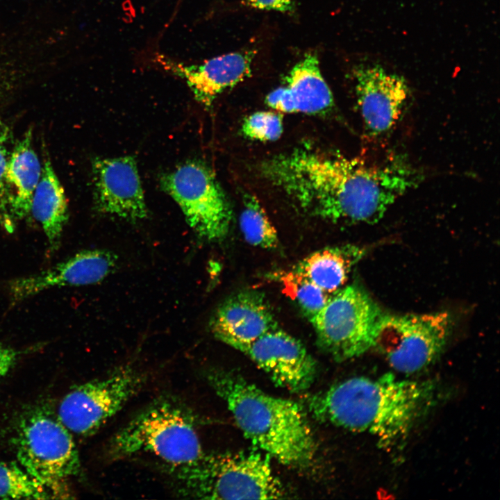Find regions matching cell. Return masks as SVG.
<instances>
[{"label": "cell", "mask_w": 500, "mask_h": 500, "mask_svg": "<svg viewBox=\"0 0 500 500\" xmlns=\"http://www.w3.org/2000/svg\"><path fill=\"white\" fill-rule=\"evenodd\" d=\"M17 432L14 443L21 467L52 494H62L65 481L81 468L70 431L58 417L35 410L21 419Z\"/></svg>", "instance_id": "6"}, {"label": "cell", "mask_w": 500, "mask_h": 500, "mask_svg": "<svg viewBox=\"0 0 500 500\" xmlns=\"http://www.w3.org/2000/svg\"><path fill=\"white\" fill-rule=\"evenodd\" d=\"M42 165L28 131L12 147L6 167V183L10 217L15 224L29 217L35 190L40 181Z\"/></svg>", "instance_id": "18"}, {"label": "cell", "mask_w": 500, "mask_h": 500, "mask_svg": "<svg viewBox=\"0 0 500 500\" xmlns=\"http://www.w3.org/2000/svg\"><path fill=\"white\" fill-rule=\"evenodd\" d=\"M194 413L172 395L155 399L110 440L107 455L119 460L139 453L158 457L167 466L190 463L203 453Z\"/></svg>", "instance_id": "5"}, {"label": "cell", "mask_w": 500, "mask_h": 500, "mask_svg": "<svg viewBox=\"0 0 500 500\" xmlns=\"http://www.w3.org/2000/svg\"><path fill=\"white\" fill-rule=\"evenodd\" d=\"M281 279L285 289L309 319L324 306L332 294L324 291L294 269L283 275Z\"/></svg>", "instance_id": "23"}, {"label": "cell", "mask_w": 500, "mask_h": 500, "mask_svg": "<svg viewBox=\"0 0 500 500\" xmlns=\"http://www.w3.org/2000/svg\"><path fill=\"white\" fill-rule=\"evenodd\" d=\"M247 4L258 10L288 12L293 10L294 0H247Z\"/></svg>", "instance_id": "26"}, {"label": "cell", "mask_w": 500, "mask_h": 500, "mask_svg": "<svg viewBox=\"0 0 500 500\" xmlns=\"http://www.w3.org/2000/svg\"><path fill=\"white\" fill-rule=\"evenodd\" d=\"M260 172L302 210L333 222H378L412 186L397 158L368 162L307 147L267 159Z\"/></svg>", "instance_id": "1"}, {"label": "cell", "mask_w": 500, "mask_h": 500, "mask_svg": "<svg viewBox=\"0 0 500 500\" xmlns=\"http://www.w3.org/2000/svg\"><path fill=\"white\" fill-rule=\"evenodd\" d=\"M51 492L15 462H0V499H47Z\"/></svg>", "instance_id": "22"}, {"label": "cell", "mask_w": 500, "mask_h": 500, "mask_svg": "<svg viewBox=\"0 0 500 500\" xmlns=\"http://www.w3.org/2000/svg\"><path fill=\"white\" fill-rule=\"evenodd\" d=\"M18 352L13 349L0 345V378L4 376L15 365Z\"/></svg>", "instance_id": "27"}, {"label": "cell", "mask_w": 500, "mask_h": 500, "mask_svg": "<svg viewBox=\"0 0 500 500\" xmlns=\"http://www.w3.org/2000/svg\"><path fill=\"white\" fill-rule=\"evenodd\" d=\"M161 188L179 206L189 226L202 239H224L230 228L232 211L212 172L191 161L163 175Z\"/></svg>", "instance_id": "10"}, {"label": "cell", "mask_w": 500, "mask_h": 500, "mask_svg": "<svg viewBox=\"0 0 500 500\" xmlns=\"http://www.w3.org/2000/svg\"><path fill=\"white\" fill-rule=\"evenodd\" d=\"M147 375L132 365L79 385L62 399L58 419L70 431L89 436L99 431L142 389Z\"/></svg>", "instance_id": "9"}, {"label": "cell", "mask_w": 500, "mask_h": 500, "mask_svg": "<svg viewBox=\"0 0 500 500\" xmlns=\"http://www.w3.org/2000/svg\"><path fill=\"white\" fill-rule=\"evenodd\" d=\"M248 356L278 385L292 392L308 388L316 363L303 344L277 328L237 349Z\"/></svg>", "instance_id": "12"}, {"label": "cell", "mask_w": 500, "mask_h": 500, "mask_svg": "<svg viewBox=\"0 0 500 500\" xmlns=\"http://www.w3.org/2000/svg\"><path fill=\"white\" fill-rule=\"evenodd\" d=\"M285 80V85L272 91L265 99L273 110L318 115L333 108V94L321 74L316 55L306 54L293 67Z\"/></svg>", "instance_id": "17"}, {"label": "cell", "mask_w": 500, "mask_h": 500, "mask_svg": "<svg viewBox=\"0 0 500 500\" xmlns=\"http://www.w3.org/2000/svg\"><path fill=\"white\" fill-rule=\"evenodd\" d=\"M206 378L254 446L288 467L310 464L315 442L298 403L270 395L231 372L210 370Z\"/></svg>", "instance_id": "3"}, {"label": "cell", "mask_w": 500, "mask_h": 500, "mask_svg": "<svg viewBox=\"0 0 500 500\" xmlns=\"http://www.w3.org/2000/svg\"><path fill=\"white\" fill-rule=\"evenodd\" d=\"M435 397L432 383L388 373L341 381L310 397L308 408L317 419L369 433L380 447L389 449L403 444Z\"/></svg>", "instance_id": "2"}, {"label": "cell", "mask_w": 500, "mask_h": 500, "mask_svg": "<svg viewBox=\"0 0 500 500\" xmlns=\"http://www.w3.org/2000/svg\"><path fill=\"white\" fill-rule=\"evenodd\" d=\"M92 181L94 204L100 212L131 222L147 217L144 195L133 157L94 160Z\"/></svg>", "instance_id": "13"}, {"label": "cell", "mask_w": 500, "mask_h": 500, "mask_svg": "<svg viewBox=\"0 0 500 500\" xmlns=\"http://www.w3.org/2000/svg\"><path fill=\"white\" fill-rule=\"evenodd\" d=\"M451 319L447 312L422 315L383 314L374 344L390 366L404 374L418 372L430 365L449 338Z\"/></svg>", "instance_id": "8"}, {"label": "cell", "mask_w": 500, "mask_h": 500, "mask_svg": "<svg viewBox=\"0 0 500 500\" xmlns=\"http://www.w3.org/2000/svg\"><path fill=\"white\" fill-rule=\"evenodd\" d=\"M352 74L365 131L372 137L388 133L399 121L410 96L405 78L376 63L359 64Z\"/></svg>", "instance_id": "11"}, {"label": "cell", "mask_w": 500, "mask_h": 500, "mask_svg": "<svg viewBox=\"0 0 500 500\" xmlns=\"http://www.w3.org/2000/svg\"><path fill=\"white\" fill-rule=\"evenodd\" d=\"M117 262V257L110 251H81L42 272L10 280L8 294L16 303L53 288L95 284L110 274Z\"/></svg>", "instance_id": "14"}, {"label": "cell", "mask_w": 500, "mask_h": 500, "mask_svg": "<svg viewBox=\"0 0 500 500\" xmlns=\"http://www.w3.org/2000/svg\"><path fill=\"white\" fill-rule=\"evenodd\" d=\"M244 200L240 226L244 240L262 249L276 247L277 232L259 201L252 195H247Z\"/></svg>", "instance_id": "21"}, {"label": "cell", "mask_w": 500, "mask_h": 500, "mask_svg": "<svg viewBox=\"0 0 500 500\" xmlns=\"http://www.w3.org/2000/svg\"><path fill=\"white\" fill-rule=\"evenodd\" d=\"M254 52L237 51L201 64L186 65L158 54L156 61L167 71L183 78L197 101L210 106L218 94L249 77Z\"/></svg>", "instance_id": "15"}, {"label": "cell", "mask_w": 500, "mask_h": 500, "mask_svg": "<svg viewBox=\"0 0 500 500\" xmlns=\"http://www.w3.org/2000/svg\"><path fill=\"white\" fill-rule=\"evenodd\" d=\"M10 133L8 128L0 122V222L8 232H12L15 224L9 212L6 174L10 151L9 150Z\"/></svg>", "instance_id": "25"}, {"label": "cell", "mask_w": 500, "mask_h": 500, "mask_svg": "<svg viewBox=\"0 0 500 500\" xmlns=\"http://www.w3.org/2000/svg\"><path fill=\"white\" fill-rule=\"evenodd\" d=\"M183 497L201 499H274L284 497L270 456L253 450L203 453L190 463L167 466Z\"/></svg>", "instance_id": "4"}, {"label": "cell", "mask_w": 500, "mask_h": 500, "mask_svg": "<svg viewBox=\"0 0 500 500\" xmlns=\"http://www.w3.org/2000/svg\"><path fill=\"white\" fill-rule=\"evenodd\" d=\"M383 314L365 291L349 285L332 293L310 321L322 349L335 360L344 361L373 348Z\"/></svg>", "instance_id": "7"}, {"label": "cell", "mask_w": 500, "mask_h": 500, "mask_svg": "<svg viewBox=\"0 0 500 500\" xmlns=\"http://www.w3.org/2000/svg\"><path fill=\"white\" fill-rule=\"evenodd\" d=\"M362 255L363 250L353 245L328 247L306 257L294 270L331 294L343 287Z\"/></svg>", "instance_id": "20"}, {"label": "cell", "mask_w": 500, "mask_h": 500, "mask_svg": "<svg viewBox=\"0 0 500 500\" xmlns=\"http://www.w3.org/2000/svg\"><path fill=\"white\" fill-rule=\"evenodd\" d=\"M210 324L217 339L236 349L278 327L264 295L254 290L240 292L224 301Z\"/></svg>", "instance_id": "16"}, {"label": "cell", "mask_w": 500, "mask_h": 500, "mask_svg": "<svg viewBox=\"0 0 500 500\" xmlns=\"http://www.w3.org/2000/svg\"><path fill=\"white\" fill-rule=\"evenodd\" d=\"M283 131L282 115L272 111L253 112L244 119L242 126L246 137L263 142L278 140Z\"/></svg>", "instance_id": "24"}, {"label": "cell", "mask_w": 500, "mask_h": 500, "mask_svg": "<svg viewBox=\"0 0 500 500\" xmlns=\"http://www.w3.org/2000/svg\"><path fill=\"white\" fill-rule=\"evenodd\" d=\"M31 213L40 224L49 251H57L69 218V211L64 190L49 160L42 165L40 178L32 199Z\"/></svg>", "instance_id": "19"}]
</instances>
